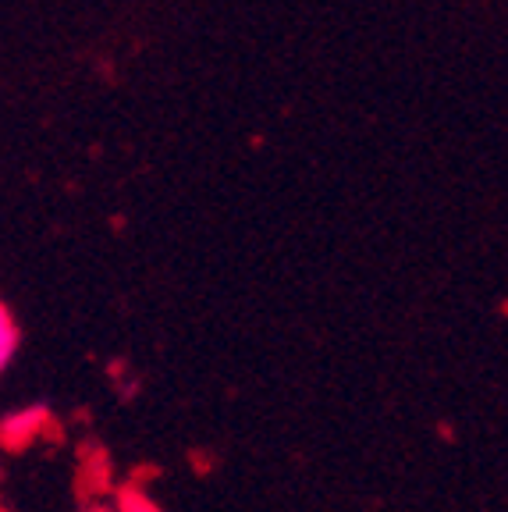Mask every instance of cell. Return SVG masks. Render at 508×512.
Masks as SVG:
<instances>
[{
    "label": "cell",
    "instance_id": "6da1fadb",
    "mask_svg": "<svg viewBox=\"0 0 508 512\" xmlns=\"http://www.w3.org/2000/svg\"><path fill=\"white\" fill-rule=\"evenodd\" d=\"M18 345H22V331H18L15 317L4 303H0V377L8 374V367L15 363Z\"/></svg>",
    "mask_w": 508,
    "mask_h": 512
}]
</instances>
